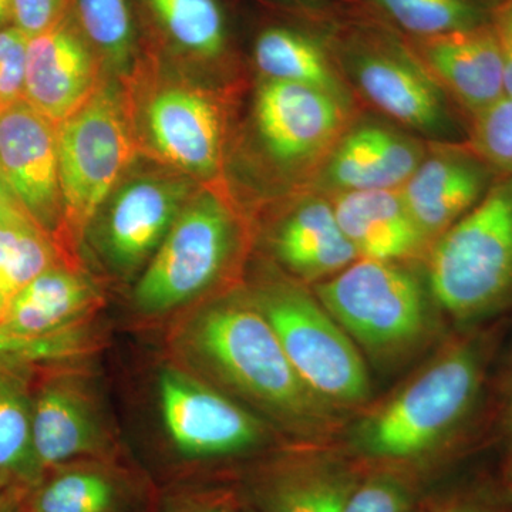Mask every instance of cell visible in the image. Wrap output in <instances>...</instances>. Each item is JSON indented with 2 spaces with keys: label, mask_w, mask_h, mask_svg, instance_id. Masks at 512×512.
Listing matches in <instances>:
<instances>
[{
  "label": "cell",
  "mask_w": 512,
  "mask_h": 512,
  "mask_svg": "<svg viewBox=\"0 0 512 512\" xmlns=\"http://www.w3.org/2000/svg\"><path fill=\"white\" fill-rule=\"evenodd\" d=\"M185 348L229 389L305 439L338 430L340 413L306 386L251 298H225L195 313Z\"/></svg>",
  "instance_id": "6da1fadb"
},
{
  "label": "cell",
  "mask_w": 512,
  "mask_h": 512,
  "mask_svg": "<svg viewBox=\"0 0 512 512\" xmlns=\"http://www.w3.org/2000/svg\"><path fill=\"white\" fill-rule=\"evenodd\" d=\"M485 355L478 340H460L431 359L350 431L362 456L416 460L447 443L476 407Z\"/></svg>",
  "instance_id": "7a4b0ae2"
},
{
  "label": "cell",
  "mask_w": 512,
  "mask_h": 512,
  "mask_svg": "<svg viewBox=\"0 0 512 512\" xmlns=\"http://www.w3.org/2000/svg\"><path fill=\"white\" fill-rule=\"evenodd\" d=\"M429 286L457 322L512 308V177L491 185L473 210L433 242Z\"/></svg>",
  "instance_id": "3957f363"
},
{
  "label": "cell",
  "mask_w": 512,
  "mask_h": 512,
  "mask_svg": "<svg viewBox=\"0 0 512 512\" xmlns=\"http://www.w3.org/2000/svg\"><path fill=\"white\" fill-rule=\"evenodd\" d=\"M130 103L116 83L103 82L82 109L57 124L63 245L82 244L137 154Z\"/></svg>",
  "instance_id": "277c9868"
},
{
  "label": "cell",
  "mask_w": 512,
  "mask_h": 512,
  "mask_svg": "<svg viewBox=\"0 0 512 512\" xmlns=\"http://www.w3.org/2000/svg\"><path fill=\"white\" fill-rule=\"evenodd\" d=\"M316 298L377 362L412 355L433 330L423 286L397 262L359 258L316 286Z\"/></svg>",
  "instance_id": "5b68a950"
},
{
  "label": "cell",
  "mask_w": 512,
  "mask_h": 512,
  "mask_svg": "<svg viewBox=\"0 0 512 512\" xmlns=\"http://www.w3.org/2000/svg\"><path fill=\"white\" fill-rule=\"evenodd\" d=\"M249 298L316 396L339 413L369 402L372 383L362 352L318 298L286 282L258 289Z\"/></svg>",
  "instance_id": "8992f818"
},
{
  "label": "cell",
  "mask_w": 512,
  "mask_h": 512,
  "mask_svg": "<svg viewBox=\"0 0 512 512\" xmlns=\"http://www.w3.org/2000/svg\"><path fill=\"white\" fill-rule=\"evenodd\" d=\"M237 222L214 190L195 191L134 291L138 311L158 315L192 301L227 268Z\"/></svg>",
  "instance_id": "52a82bcc"
},
{
  "label": "cell",
  "mask_w": 512,
  "mask_h": 512,
  "mask_svg": "<svg viewBox=\"0 0 512 512\" xmlns=\"http://www.w3.org/2000/svg\"><path fill=\"white\" fill-rule=\"evenodd\" d=\"M195 191L194 178L177 170L147 171L120 184L96 217L111 268L127 275L150 262Z\"/></svg>",
  "instance_id": "ba28073f"
},
{
  "label": "cell",
  "mask_w": 512,
  "mask_h": 512,
  "mask_svg": "<svg viewBox=\"0 0 512 512\" xmlns=\"http://www.w3.org/2000/svg\"><path fill=\"white\" fill-rule=\"evenodd\" d=\"M0 183L60 249L64 210L57 126L25 99L0 109Z\"/></svg>",
  "instance_id": "9c48e42d"
},
{
  "label": "cell",
  "mask_w": 512,
  "mask_h": 512,
  "mask_svg": "<svg viewBox=\"0 0 512 512\" xmlns=\"http://www.w3.org/2000/svg\"><path fill=\"white\" fill-rule=\"evenodd\" d=\"M141 133L161 161L191 178L220 171L224 117L207 90L185 80H164L140 109Z\"/></svg>",
  "instance_id": "30bf717a"
},
{
  "label": "cell",
  "mask_w": 512,
  "mask_h": 512,
  "mask_svg": "<svg viewBox=\"0 0 512 512\" xmlns=\"http://www.w3.org/2000/svg\"><path fill=\"white\" fill-rule=\"evenodd\" d=\"M161 416L184 456L221 458L248 453L266 439L264 424L200 380L167 369L158 380Z\"/></svg>",
  "instance_id": "8fae6325"
},
{
  "label": "cell",
  "mask_w": 512,
  "mask_h": 512,
  "mask_svg": "<svg viewBox=\"0 0 512 512\" xmlns=\"http://www.w3.org/2000/svg\"><path fill=\"white\" fill-rule=\"evenodd\" d=\"M103 82L100 56L69 13L28 40L23 99L56 126L82 109Z\"/></svg>",
  "instance_id": "7c38bea8"
},
{
  "label": "cell",
  "mask_w": 512,
  "mask_h": 512,
  "mask_svg": "<svg viewBox=\"0 0 512 512\" xmlns=\"http://www.w3.org/2000/svg\"><path fill=\"white\" fill-rule=\"evenodd\" d=\"M346 120L345 100L306 84L265 80L255 99V121L266 150L282 164L322 153Z\"/></svg>",
  "instance_id": "4fadbf2b"
},
{
  "label": "cell",
  "mask_w": 512,
  "mask_h": 512,
  "mask_svg": "<svg viewBox=\"0 0 512 512\" xmlns=\"http://www.w3.org/2000/svg\"><path fill=\"white\" fill-rule=\"evenodd\" d=\"M494 174L470 150H444L424 157L399 191L430 244L483 200Z\"/></svg>",
  "instance_id": "5bb4252c"
},
{
  "label": "cell",
  "mask_w": 512,
  "mask_h": 512,
  "mask_svg": "<svg viewBox=\"0 0 512 512\" xmlns=\"http://www.w3.org/2000/svg\"><path fill=\"white\" fill-rule=\"evenodd\" d=\"M360 481L342 457L305 451L269 464L254 494L262 512H343Z\"/></svg>",
  "instance_id": "9a60e30c"
},
{
  "label": "cell",
  "mask_w": 512,
  "mask_h": 512,
  "mask_svg": "<svg viewBox=\"0 0 512 512\" xmlns=\"http://www.w3.org/2000/svg\"><path fill=\"white\" fill-rule=\"evenodd\" d=\"M423 56L471 117L505 96L503 56L493 25L427 37Z\"/></svg>",
  "instance_id": "2e32d148"
},
{
  "label": "cell",
  "mask_w": 512,
  "mask_h": 512,
  "mask_svg": "<svg viewBox=\"0 0 512 512\" xmlns=\"http://www.w3.org/2000/svg\"><path fill=\"white\" fill-rule=\"evenodd\" d=\"M33 446L43 476L103 444L90 397L72 377L56 375L33 393Z\"/></svg>",
  "instance_id": "e0dca14e"
},
{
  "label": "cell",
  "mask_w": 512,
  "mask_h": 512,
  "mask_svg": "<svg viewBox=\"0 0 512 512\" xmlns=\"http://www.w3.org/2000/svg\"><path fill=\"white\" fill-rule=\"evenodd\" d=\"M424 157L419 141L380 124H363L333 151L326 181L340 192L399 190Z\"/></svg>",
  "instance_id": "ac0fdd59"
},
{
  "label": "cell",
  "mask_w": 512,
  "mask_h": 512,
  "mask_svg": "<svg viewBox=\"0 0 512 512\" xmlns=\"http://www.w3.org/2000/svg\"><path fill=\"white\" fill-rule=\"evenodd\" d=\"M332 205L359 258L399 262L429 245L399 190L340 192Z\"/></svg>",
  "instance_id": "d6986e66"
},
{
  "label": "cell",
  "mask_w": 512,
  "mask_h": 512,
  "mask_svg": "<svg viewBox=\"0 0 512 512\" xmlns=\"http://www.w3.org/2000/svg\"><path fill=\"white\" fill-rule=\"evenodd\" d=\"M356 80L377 109L431 136H444L453 128L443 94L426 74L389 56H366L356 64Z\"/></svg>",
  "instance_id": "ffe728a7"
},
{
  "label": "cell",
  "mask_w": 512,
  "mask_h": 512,
  "mask_svg": "<svg viewBox=\"0 0 512 512\" xmlns=\"http://www.w3.org/2000/svg\"><path fill=\"white\" fill-rule=\"evenodd\" d=\"M274 249L286 268L308 281L330 278L359 259L339 227L333 205L320 198L303 202L282 222Z\"/></svg>",
  "instance_id": "44dd1931"
},
{
  "label": "cell",
  "mask_w": 512,
  "mask_h": 512,
  "mask_svg": "<svg viewBox=\"0 0 512 512\" xmlns=\"http://www.w3.org/2000/svg\"><path fill=\"white\" fill-rule=\"evenodd\" d=\"M96 301L93 285L77 269L59 264L10 299L2 323L19 335H53L77 328Z\"/></svg>",
  "instance_id": "7402d4cb"
},
{
  "label": "cell",
  "mask_w": 512,
  "mask_h": 512,
  "mask_svg": "<svg viewBox=\"0 0 512 512\" xmlns=\"http://www.w3.org/2000/svg\"><path fill=\"white\" fill-rule=\"evenodd\" d=\"M30 366L0 365V483L35 487L43 478L33 446Z\"/></svg>",
  "instance_id": "603a6c76"
},
{
  "label": "cell",
  "mask_w": 512,
  "mask_h": 512,
  "mask_svg": "<svg viewBox=\"0 0 512 512\" xmlns=\"http://www.w3.org/2000/svg\"><path fill=\"white\" fill-rule=\"evenodd\" d=\"M56 242L10 200L0 210V301L10 299L57 262Z\"/></svg>",
  "instance_id": "cb8c5ba5"
},
{
  "label": "cell",
  "mask_w": 512,
  "mask_h": 512,
  "mask_svg": "<svg viewBox=\"0 0 512 512\" xmlns=\"http://www.w3.org/2000/svg\"><path fill=\"white\" fill-rule=\"evenodd\" d=\"M254 55L266 80L306 84L343 97L325 53L301 33L284 28L265 30L256 39Z\"/></svg>",
  "instance_id": "d4e9b609"
},
{
  "label": "cell",
  "mask_w": 512,
  "mask_h": 512,
  "mask_svg": "<svg viewBox=\"0 0 512 512\" xmlns=\"http://www.w3.org/2000/svg\"><path fill=\"white\" fill-rule=\"evenodd\" d=\"M120 488L97 470L72 468L43 477L30 490L28 512H116Z\"/></svg>",
  "instance_id": "484cf974"
},
{
  "label": "cell",
  "mask_w": 512,
  "mask_h": 512,
  "mask_svg": "<svg viewBox=\"0 0 512 512\" xmlns=\"http://www.w3.org/2000/svg\"><path fill=\"white\" fill-rule=\"evenodd\" d=\"M161 28L190 55L211 59L225 47V20L217 0H148Z\"/></svg>",
  "instance_id": "4316f807"
},
{
  "label": "cell",
  "mask_w": 512,
  "mask_h": 512,
  "mask_svg": "<svg viewBox=\"0 0 512 512\" xmlns=\"http://www.w3.org/2000/svg\"><path fill=\"white\" fill-rule=\"evenodd\" d=\"M80 29L101 60L124 73L134 55L128 0H74Z\"/></svg>",
  "instance_id": "83f0119b"
},
{
  "label": "cell",
  "mask_w": 512,
  "mask_h": 512,
  "mask_svg": "<svg viewBox=\"0 0 512 512\" xmlns=\"http://www.w3.org/2000/svg\"><path fill=\"white\" fill-rule=\"evenodd\" d=\"M402 28L434 37L484 25L483 9L473 0H375Z\"/></svg>",
  "instance_id": "f1b7e54d"
},
{
  "label": "cell",
  "mask_w": 512,
  "mask_h": 512,
  "mask_svg": "<svg viewBox=\"0 0 512 512\" xmlns=\"http://www.w3.org/2000/svg\"><path fill=\"white\" fill-rule=\"evenodd\" d=\"M89 339L77 328L47 336H25L0 322V365H49L82 355Z\"/></svg>",
  "instance_id": "f546056e"
},
{
  "label": "cell",
  "mask_w": 512,
  "mask_h": 512,
  "mask_svg": "<svg viewBox=\"0 0 512 512\" xmlns=\"http://www.w3.org/2000/svg\"><path fill=\"white\" fill-rule=\"evenodd\" d=\"M468 150L494 173L512 177V97L473 116Z\"/></svg>",
  "instance_id": "4dcf8cb0"
},
{
  "label": "cell",
  "mask_w": 512,
  "mask_h": 512,
  "mask_svg": "<svg viewBox=\"0 0 512 512\" xmlns=\"http://www.w3.org/2000/svg\"><path fill=\"white\" fill-rule=\"evenodd\" d=\"M410 504L409 484L397 474L383 471L360 481L343 512H409Z\"/></svg>",
  "instance_id": "1f68e13d"
},
{
  "label": "cell",
  "mask_w": 512,
  "mask_h": 512,
  "mask_svg": "<svg viewBox=\"0 0 512 512\" xmlns=\"http://www.w3.org/2000/svg\"><path fill=\"white\" fill-rule=\"evenodd\" d=\"M28 40L15 26L0 30V109L23 99Z\"/></svg>",
  "instance_id": "d6a6232c"
},
{
  "label": "cell",
  "mask_w": 512,
  "mask_h": 512,
  "mask_svg": "<svg viewBox=\"0 0 512 512\" xmlns=\"http://www.w3.org/2000/svg\"><path fill=\"white\" fill-rule=\"evenodd\" d=\"M67 8V0H12L10 22L30 39L55 26Z\"/></svg>",
  "instance_id": "836d02e7"
},
{
  "label": "cell",
  "mask_w": 512,
  "mask_h": 512,
  "mask_svg": "<svg viewBox=\"0 0 512 512\" xmlns=\"http://www.w3.org/2000/svg\"><path fill=\"white\" fill-rule=\"evenodd\" d=\"M238 500L231 491H208L185 498L168 512H237Z\"/></svg>",
  "instance_id": "e575fe53"
},
{
  "label": "cell",
  "mask_w": 512,
  "mask_h": 512,
  "mask_svg": "<svg viewBox=\"0 0 512 512\" xmlns=\"http://www.w3.org/2000/svg\"><path fill=\"white\" fill-rule=\"evenodd\" d=\"M504 64L505 96L512 97V0H505L493 23Z\"/></svg>",
  "instance_id": "d590c367"
},
{
  "label": "cell",
  "mask_w": 512,
  "mask_h": 512,
  "mask_svg": "<svg viewBox=\"0 0 512 512\" xmlns=\"http://www.w3.org/2000/svg\"><path fill=\"white\" fill-rule=\"evenodd\" d=\"M32 488L18 483L0 488V512H28V500Z\"/></svg>",
  "instance_id": "8d00e7d4"
},
{
  "label": "cell",
  "mask_w": 512,
  "mask_h": 512,
  "mask_svg": "<svg viewBox=\"0 0 512 512\" xmlns=\"http://www.w3.org/2000/svg\"><path fill=\"white\" fill-rule=\"evenodd\" d=\"M434 512H494L483 507V505L470 503H451L440 507Z\"/></svg>",
  "instance_id": "74e56055"
},
{
  "label": "cell",
  "mask_w": 512,
  "mask_h": 512,
  "mask_svg": "<svg viewBox=\"0 0 512 512\" xmlns=\"http://www.w3.org/2000/svg\"><path fill=\"white\" fill-rule=\"evenodd\" d=\"M12 15V0H0V30L8 28Z\"/></svg>",
  "instance_id": "f35d334b"
},
{
  "label": "cell",
  "mask_w": 512,
  "mask_h": 512,
  "mask_svg": "<svg viewBox=\"0 0 512 512\" xmlns=\"http://www.w3.org/2000/svg\"><path fill=\"white\" fill-rule=\"evenodd\" d=\"M10 200H12V198H10V195L8 192H6L3 184L0 183V210H2V208L5 207V205L8 204Z\"/></svg>",
  "instance_id": "ab89813d"
},
{
  "label": "cell",
  "mask_w": 512,
  "mask_h": 512,
  "mask_svg": "<svg viewBox=\"0 0 512 512\" xmlns=\"http://www.w3.org/2000/svg\"><path fill=\"white\" fill-rule=\"evenodd\" d=\"M508 427H510V444H511V453H512V394H511V404H510V417H508Z\"/></svg>",
  "instance_id": "60d3db41"
},
{
  "label": "cell",
  "mask_w": 512,
  "mask_h": 512,
  "mask_svg": "<svg viewBox=\"0 0 512 512\" xmlns=\"http://www.w3.org/2000/svg\"><path fill=\"white\" fill-rule=\"evenodd\" d=\"M6 305L2 301H0V322H2L3 315H5Z\"/></svg>",
  "instance_id": "b9f144b4"
},
{
  "label": "cell",
  "mask_w": 512,
  "mask_h": 512,
  "mask_svg": "<svg viewBox=\"0 0 512 512\" xmlns=\"http://www.w3.org/2000/svg\"><path fill=\"white\" fill-rule=\"evenodd\" d=\"M2 487H5V485H3L2 483H0V488H2Z\"/></svg>",
  "instance_id": "7bdbcfd3"
}]
</instances>
